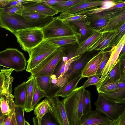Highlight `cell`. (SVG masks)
Wrapping results in <instances>:
<instances>
[{
    "instance_id": "1",
    "label": "cell",
    "mask_w": 125,
    "mask_h": 125,
    "mask_svg": "<svg viewBox=\"0 0 125 125\" xmlns=\"http://www.w3.org/2000/svg\"><path fill=\"white\" fill-rule=\"evenodd\" d=\"M83 86L76 88L62 101L66 113L69 125H80L83 115Z\"/></svg>"
},
{
    "instance_id": "2",
    "label": "cell",
    "mask_w": 125,
    "mask_h": 125,
    "mask_svg": "<svg viewBox=\"0 0 125 125\" xmlns=\"http://www.w3.org/2000/svg\"><path fill=\"white\" fill-rule=\"evenodd\" d=\"M41 29L44 40L72 35L78 32L75 26L64 21L58 16L54 18L51 22Z\"/></svg>"
},
{
    "instance_id": "3",
    "label": "cell",
    "mask_w": 125,
    "mask_h": 125,
    "mask_svg": "<svg viewBox=\"0 0 125 125\" xmlns=\"http://www.w3.org/2000/svg\"><path fill=\"white\" fill-rule=\"evenodd\" d=\"M59 46L43 40L38 45L27 52L29 58L27 61L26 71L29 72L43 61Z\"/></svg>"
},
{
    "instance_id": "4",
    "label": "cell",
    "mask_w": 125,
    "mask_h": 125,
    "mask_svg": "<svg viewBox=\"0 0 125 125\" xmlns=\"http://www.w3.org/2000/svg\"><path fill=\"white\" fill-rule=\"evenodd\" d=\"M26 64L23 54L17 49L7 48L0 52V66L18 72L25 70Z\"/></svg>"
},
{
    "instance_id": "5",
    "label": "cell",
    "mask_w": 125,
    "mask_h": 125,
    "mask_svg": "<svg viewBox=\"0 0 125 125\" xmlns=\"http://www.w3.org/2000/svg\"><path fill=\"white\" fill-rule=\"evenodd\" d=\"M96 109L113 121L125 112V102L116 103L110 100L100 93H98L94 103Z\"/></svg>"
},
{
    "instance_id": "6",
    "label": "cell",
    "mask_w": 125,
    "mask_h": 125,
    "mask_svg": "<svg viewBox=\"0 0 125 125\" xmlns=\"http://www.w3.org/2000/svg\"><path fill=\"white\" fill-rule=\"evenodd\" d=\"M22 49L27 51L38 45L43 40L41 29L31 28L19 30L14 34Z\"/></svg>"
},
{
    "instance_id": "7",
    "label": "cell",
    "mask_w": 125,
    "mask_h": 125,
    "mask_svg": "<svg viewBox=\"0 0 125 125\" xmlns=\"http://www.w3.org/2000/svg\"><path fill=\"white\" fill-rule=\"evenodd\" d=\"M63 47H59L35 68L29 72L31 75L36 77L41 74L51 76L56 67L62 58Z\"/></svg>"
},
{
    "instance_id": "8",
    "label": "cell",
    "mask_w": 125,
    "mask_h": 125,
    "mask_svg": "<svg viewBox=\"0 0 125 125\" xmlns=\"http://www.w3.org/2000/svg\"><path fill=\"white\" fill-rule=\"evenodd\" d=\"M100 51L87 52L81 54L78 58L73 61L70 64L67 70L60 77L64 78L68 82L81 74L87 63Z\"/></svg>"
},
{
    "instance_id": "9",
    "label": "cell",
    "mask_w": 125,
    "mask_h": 125,
    "mask_svg": "<svg viewBox=\"0 0 125 125\" xmlns=\"http://www.w3.org/2000/svg\"><path fill=\"white\" fill-rule=\"evenodd\" d=\"M26 18L21 15H12L0 8V27L15 34L19 30L26 29Z\"/></svg>"
},
{
    "instance_id": "10",
    "label": "cell",
    "mask_w": 125,
    "mask_h": 125,
    "mask_svg": "<svg viewBox=\"0 0 125 125\" xmlns=\"http://www.w3.org/2000/svg\"><path fill=\"white\" fill-rule=\"evenodd\" d=\"M125 10V7L111 11H103L87 16L90 27L93 30L100 31L107 24L109 20Z\"/></svg>"
},
{
    "instance_id": "11",
    "label": "cell",
    "mask_w": 125,
    "mask_h": 125,
    "mask_svg": "<svg viewBox=\"0 0 125 125\" xmlns=\"http://www.w3.org/2000/svg\"><path fill=\"white\" fill-rule=\"evenodd\" d=\"M50 112L60 125H69L63 104L55 96L49 99Z\"/></svg>"
},
{
    "instance_id": "12",
    "label": "cell",
    "mask_w": 125,
    "mask_h": 125,
    "mask_svg": "<svg viewBox=\"0 0 125 125\" xmlns=\"http://www.w3.org/2000/svg\"><path fill=\"white\" fill-rule=\"evenodd\" d=\"M113 125V121L99 111H91L82 115L80 125Z\"/></svg>"
},
{
    "instance_id": "13",
    "label": "cell",
    "mask_w": 125,
    "mask_h": 125,
    "mask_svg": "<svg viewBox=\"0 0 125 125\" xmlns=\"http://www.w3.org/2000/svg\"><path fill=\"white\" fill-rule=\"evenodd\" d=\"M21 4L23 9L44 15L47 17L52 16L58 13L50 6L39 2L38 0H26Z\"/></svg>"
},
{
    "instance_id": "14",
    "label": "cell",
    "mask_w": 125,
    "mask_h": 125,
    "mask_svg": "<svg viewBox=\"0 0 125 125\" xmlns=\"http://www.w3.org/2000/svg\"><path fill=\"white\" fill-rule=\"evenodd\" d=\"M125 43V34H124L121 39L115 46L112 48L110 50V56L108 61L104 68L100 79L95 86H98L104 80L106 75L113 67L115 62L118 58L121 52Z\"/></svg>"
},
{
    "instance_id": "15",
    "label": "cell",
    "mask_w": 125,
    "mask_h": 125,
    "mask_svg": "<svg viewBox=\"0 0 125 125\" xmlns=\"http://www.w3.org/2000/svg\"><path fill=\"white\" fill-rule=\"evenodd\" d=\"M118 32V29L113 31L102 32L98 39L87 50L86 52L103 50L108 48L111 41Z\"/></svg>"
},
{
    "instance_id": "16",
    "label": "cell",
    "mask_w": 125,
    "mask_h": 125,
    "mask_svg": "<svg viewBox=\"0 0 125 125\" xmlns=\"http://www.w3.org/2000/svg\"><path fill=\"white\" fill-rule=\"evenodd\" d=\"M104 51H100L87 63L81 72L82 78L96 74L103 58Z\"/></svg>"
},
{
    "instance_id": "17",
    "label": "cell",
    "mask_w": 125,
    "mask_h": 125,
    "mask_svg": "<svg viewBox=\"0 0 125 125\" xmlns=\"http://www.w3.org/2000/svg\"><path fill=\"white\" fill-rule=\"evenodd\" d=\"M103 2V0H85L84 1L72 7L66 11L61 13L58 17L60 19L63 20L69 15L97 6H102Z\"/></svg>"
},
{
    "instance_id": "18",
    "label": "cell",
    "mask_w": 125,
    "mask_h": 125,
    "mask_svg": "<svg viewBox=\"0 0 125 125\" xmlns=\"http://www.w3.org/2000/svg\"><path fill=\"white\" fill-rule=\"evenodd\" d=\"M98 93L115 102H125V81L119 80L117 88L114 90Z\"/></svg>"
},
{
    "instance_id": "19",
    "label": "cell",
    "mask_w": 125,
    "mask_h": 125,
    "mask_svg": "<svg viewBox=\"0 0 125 125\" xmlns=\"http://www.w3.org/2000/svg\"><path fill=\"white\" fill-rule=\"evenodd\" d=\"M49 100L46 98L37 104L33 109L35 116L32 118L33 125H41L44 115L50 110Z\"/></svg>"
},
{
    "instance_id": "20",
    "label": "cell",
    "mask_w": 125,
    "mask_h": 125,
    "mask_svg": "<svg viewBox=\"0 0 125 125\" xmlns=\"http://www.w3.org/2000/svg\"><path fill=\"white\" fill-rule=\"evenodd\" d=\"M102 32L93 30L90 35L78 44L75 52L76 56L80 55L86 52L87 50L101 35Z\"/></svg>"
},
{
    "instance_id": "21",
    "label": "cell",
    "mask_w": 125,
    "mask_h": 125,
    "mask_svg": "<svg viewBox=\"0 0 125 125\" xmlns=\"http://www.w3.org/2000/svg\"><path fill=\"white\" fill-rule=\"evenodd\" d=\"M81 37L80 33L78 32L72 35L52 38L46 40L60 47L69 44H78Z\"/></svg>"
},
{
    "instance_id": "22",
    "label": "cell",
    "mask_w": 125,
    "mask_h": 125,
    "mask_svg": "<svg viewBox=\"0 0 125 125\" xmlns=\"http://www.w3.org/2000/svg\"><path fill=\"white\" fill-rule=\"evenodd\" d=\"M27 88L26 91L25 102L23 108L26 112H29L32 111L31 105L34 93L35 83V77L31 75L27 81Z\"/></svg>"
},
{
    "instance_id": "23",
    "label": "cell",
    "mask_w": 125,
    "mask_h": 125,
    "mask_svg": "<svg viewBox=\"0 0 125 125\" xmlns=\"http://www.w3.org/2000/svg\"><path fill=\"white\" fill-rule=\"evenodd\" d=\"M27 88V82L18 85L14 88V101L16 106L22 107L25 106Z\"/></svg>"
},
{
    "instance_id": "24",
    "label": "cell",
    "mask_w": 125,
    "mask_h": 125,
    "mask_svg": "<svg viewBox=\"0 0 125 125\" xmlns=\"http://www.w3.org/2000/svg\"><path fill=\"white\" fill-rule=\"evenodd\" d=\"M68 22L79 28L82 39H83L82 41L89 36L93 30L90 26L89 21L86 18Z\"/></svg>"
},
{
    "instance_id": "25",
    "label": "cell",
    "mask_w": 125,
    "mask_h": 125,
    "mask_svg": "<svg viewBox=\"0 0 125 125\" xmlns=\"http://www.w3.org/2000/svg\"><path fill=\"white\" fill-rule=\"evenodd\" d=\"M125 23V10L111 19L100 31H113L118 29Z\"/></svg>"
},
{
    "instance_id": "26",
    "label": "cell",
    "mask_w": 125,
    "mask_h": 125,
    "mask_svg": "<svg viewBox=\"0 0 125 125\" xmlns=\"http://www.w3.org/2000/svg\"><path fill=\"white\" fill-rule=\"evenodd\" d=\"M121 1L109 0H103V5L101 7L86 9L77 12L76 14L77 15H84L88 16L92 14L98 13L111 8Z\"/></svg>"
},
{
    "instance_id": "27",
    "label": "cell",
    "mask_w": 125,
    "mask_h": 125,
    "mask_svg": "<svg viewBox=\"0 0 125 125\" xmlns=\"http://www.w3.org/2000/svg\"><path fill=\"white\" fill-rule=\"evenodd\" d=\"M82 79L80 74L68 82L57 92L56 96L65 98L76 88L79 82Z\"/></svg>"
},
{
    "instance_id": "28",
    "label": "cell",
    "mask_w": 125,
    "mask_h": 125,
    "mask_svg": "<svg viewBox=\"0 0 125 125\" xmlns=\"http://www.w3.org/2000/svg\"><path fill=\"white\" fill-rule=\"evenodd\" d=\"M85 0H64L50 6L58 13L64 12L74 6L84 1Z\"/></svg>"
},
{
    "instance_id": "29",
    "label": "cell",
    "mask_w": 125,
    "mask_h": 125,
    "mask_svg": "<svg viewBox=\"0 0 125 125\" xmlns=\"http://www.w3.org/2000/svg\"><path fill=\"white\" fill-rule=\"evenodd\" d=\"M119 81H114L109 79L104 80L96 87L98 93L109 92L115 90L117 88Z\"/></svg>"
},
{
    "instance_id": "30",
    "label": "cell",
    "mask_w": 125,
    "mask_h": 125,
    "mask_svg": "<svg viewBox=\"0 0 125 125\" xmlns=\"http://www.w3.org/2000/svg\"><path fill=\"white\" fill-rule=\"evenodd\" d=\"M120 59L119 57L113 67L109 72L102 82L104 80L109 79L115 81L119 80L121 77L120 68Z\"/></svg>"
},
{
    "instance_id": "31",
    "label": "cell",
    "mask_w": 125,
    "mask_h": 125,
    "mask_svg": "<svg viewBox=\"0 0 125 125\" xmlns=\"http://www.w3.org/2000/svg\"><path fill=\"white\" fill-rule=\"evenodd\" d=\"M35 77L36 81L40 89L46 93L51 84V76L41 74Z\"/></svg>"
},
{
    "instance_id": "32",
    "label": "cell",
    "mask_w": 125,
    "mask_h": 125,
    "mask_svg": "<svg viewBox=\"0 0 125 125\" xmlns=\"http://www.w3.org/2000/svg\"><path fill=\"white\" fill-rule=\"evenodd\" d=\"M44 97H46V93L40 89L35 80L34 90L31 105L32 110L41 98Z\"/></svg>"
},
{
    "instance_id": "33",
    "label": "cell",
    "mask_w": 125,
    "mask_h": 125,
    "mask_svg": "<svg viewBox=\"0 0 125 125\" xmlns=\"http://www.w3.org/2000/svg\"><path fill=\"white\" fill-rule=\"evenodd\" d=\"M57 79L53 75L51 76L50 86L46 92V97L49 99L56 96L57 92L61 89L57 84Z\"/></svg>"
},
{
    "instance_id": "34",
    "label": "cell",
    "mask_w": 125,
    "mask_h": 125,
    "mask_svg": "<svg viewBox=\"0 0 125 125\" xmlns=\"http://www.w3.org/2000/svg\"><path fill=\"white\" fill-rule=\"evenodd\" d=\"M91 93L88 91L84 89L83 91V115L91 111Z\"/></svg>"
},
{
    "instance_id": "35",
    "label": "cell",
    "mask_w": 125,
    "mask_h": 125,
    "mask_svg": "<svg viewBox=\"0 0 125 125\" xmlns=\"http://www.w3.org/2000/svg\"><path fill=\"white\" fill-rule=\"evenodd\" d=\"M125 23L118 29L117 32L111 41L108 48H112L117 45L119 42L124 34H125Z\"/></svg>"
},
{
    "instance_id": "36",
    "label": "cell",
    "mask_w": 125,
    "mask_h": 125,
    "mask_svg": "<svg viewBox=\"0 0 125 125\" xmlns=\"http://www.w3.org/2000/svg\"><path fill=\"white\" fill-rule=\"evenodd\" d=\"M41 125H60L49 111L43 117Z\"/></svg>"
},
{
    "instance_id": "37",
    "label": "cell",
    "mask_w": 125,
    "mask_h": 125,
    "mask_svg": "<svg viewBox=\"0 0 125 125\" xmlns=\"http://www.w3.org/2000/svg\"><path fill=\"white\" fill-rule=\"evenodd\" d=\"M24 111L23 108L16 107L14 113L17 125H25Z\"/></svg>"
},
{
    "instance_id": "38",
    "label": "cell",
    "mask_w": 125,
    "mask_h": 125,
    "mask_svg": "<svg viewBox=\"0 0 125 125\" xmlns=\"http://www.w3.org/2000/svg\"><path fill=\"white\" fill-rule=\"evenodd\" d=\"M110 54V50L104 51L103 58L96 74L99 77L101 76L103 70L108 61Z\"/></svg>"
},
{
    "instance_id": "39",
    "label": "cell",
    "mask_w": 125,
    "mask_h": 125,
    "mask_svg": "<svg viewBox=\"0 0 125 125\" xmlns=\"http://www.w3.org/2000/svg\"><path fill=\"white\" fill-rule=\"evenodd\" d=\"M21 16L25 18L31 20L38 19L47 17L44 15L28 11L24 9L22 10Z\"/></svg>"
},
{
    "instance_id": "40",
    "label": "cell",
    "mask_w": 125,
    "mask_h": 125,
    "mask_svg": "<svg viewBox=\"0 0 125 125\" xmlns=\"http://www.w3.org/2000/svg\"><path fill=\"white\" fill-rule=\"evenodd\" d=\"M0 9L3 11L10 15H22V9L18 7L14 6Z\"/></svg>"
},
{
    "instance_id": "41",
    "label": "cell",
    "mask_w": 125,
    "mask_h": 125,
    "mask_svg": "<svg viewBox=\"0 0 125 125\" xmlns=\"http://www.w3.org/2000/svg\"><path fill=\"white\" fill-rule=\"evenodd\" d=\"M100 79V78L96 74L91 76L88 78L87 80L85 82L83 86L84 89L92 85L96 86Z\"/></svg>"
},
{
    "instance_id": "42",
    "label": "cell",
    "mask_w": 125,
    "mask_h": 125,
    "mask_svg": "<svg viewBox=\"0 0 125 125\" xmlns=\"http://www.w3.org/2000/svg\"><path fill=\"white\" fill-rule=\"evenodd\" d=\"M10 69H5L3 68L0 72V92L2 90L4 82L7 75Z\"/></svg>"
},
{
    "instance_id": "43",
    "label": "cell",
    "mask_w": 125,
    "mask_h": 125,
    "mask_svg": "<svg viewBox=\"0 0 125 125\" xmlns=\"http://www.w3.org/2000/svg\"><path fill=\"white\" fill-rule=\"evenodd\" d=\"M87 17V16L85 15L82 14L75 15L73 14L68 15L65 19L62 20L65 21L69 22L80 19L86 18Z\"/></svg>"
},
{
    "instance_id": "44",
    "label": "cell",
    "mask_w": 125,
    "mask_h": 125,
    "mask_svg": "<svg viewBox=\"0 0 125 125\" xmlns=\"http://www.w3.org/2000/svg\"><path fill=\"white\" fill-rule=\"evenodd\" d=\"M124 7H125V2L124 1H121L116 4L113 6L104 11H115Z\"/></svg>"
},
{
    "instance_id": "45",
    "label": "cell",
    "mask_w": 125,
    "mask_h": 125,
    "mask_svg": "<svg viewBox=\"0 0 125 125\" xmlns=\"http://www.w3.org/2000/svg\"><path fill=\"white\" fill-rule=\"evenodd\" d=\"M120 59V68L121 77L125 76V56L119 57Z\"/></svg>"
},
{
    "instance_id": "46",
    "label": "cell",
    "mask_w": 125,
    "mask_h": 125,
    "mask_svg": "<svg viewBox=\"0 0 125 125\" xmlns=\"http://www.w3.org/2000/svg\"><path fill=\"white\" fill-rule=\"evenodd\" d=\"M113 125H125V112L116 120L113 121Z\"/></svg>"
},
{
    "instance_id": "47",
    "label": "cell",
    "mask_w": 125,
    "mask_h": 125,
    "mask_svg": "<svg viewBox=\"0 0 125 125\" xmlns=\"http://www.w3.org/2000/svg\"><path fill=\"white\" fill-rule=\"evenodd\" d=\"M64 0H38V1L45 5L51 6L57 3L62 1Z\"/></svg>"
},
{
    "instance_id": "48",
    "label": "cell",
    "mask_w": 125,
    "mask_h": 125,
    "mask_svg": "<svg viewBox=\"0 0 125 125\" xmlns=\"http://www.w3.org/2000/svg\"><path fill=\"white\" fill-rule=\"evenodd\" d=\"M13 117V116H7L3 125H12Z\"/></svg>"
},
{
    "instance_id": "49",
    "label": "cell",
    "mask_w": 125,
    "mask_h": 125,
    "mask_svg": "<svg viewBox=\"0 0 125 125\" xmlns=\"http://www.w3.org/2000/svg\"><path fill=\"white\" fill-rule=\"evenodd\" d=\"M7 116L3 115L0 117V125H3L6 118Z\"/></svg>"
},
{
    "instance_id": "50",
    "label": "cell",
    "mask_w": 125,
    "mask_h": 125,
    "mask_svg": "<svg viewBox=\"0 0 125 125\" xmlns=\"http://www.w3.org/2000/svg\"><path fill=\"white\" fill-rule=\"evenodd\" d=\"M125 56V45L122 50L119 57H121Z\"/></svg>"
},
{
    "instance_id": "51",
    "label": "cell",
    "mask_w": 125,
    "mask_h": 125,
    "mask_svg": "<svg viewBox=\"0 0 125 125\" xmlns=\"http://www.w3.org/2000/svg\"><path fill=\"white\" fill-rule=\"evenodd\" d=\"M12 125H17L15 118V113L13 115Z\"/></svg>"
},
{
    "instance_id": "52",
    "label": "cell",
    "mask_w": 125,
    "mask_h": 125,
    "mask_svg": "<svg viewBox=\"0 0 125 125\" xmlns=\"http://www.w3.org/2000/svg\"><path fill=\"white\" fill-rule=\"evenodd\" d=\"M25 125H30L29 123L26 121H25Z\"/></svg>"
},
{
    "instance_id": "53",
    "label": "cell",
    "mask_w": 125,
    "mask_h": 125,
    "mask_svg": "<svg viewBox=\"0 0 125 125\" xmlns=\"http://www.w3.org/2000/svg\"><path fill=\"white\" fill-rule=\"evenodd\" d=\"M3 114L1 112L0 109V117L3 115Z\"/></svg>"
},
{
    "instance_id": "54",
    "label": "cell",
    "mask_w": 125,
    "mask_h": 125,
    "mask_svg": "<svg viewBox=\"0 0 125 125\" xmlns=\"http://www.w3.org/2000/svg\"><path fill=\"white\" fill-rule=\"evenodd\" d=\"M2 91L0 92V98L1 97V94Z\"/></svg>"
},
{
    "instance_id": "55",
    "label": "cell",
    "mask_w": 125,
    "mask_h": 125,
    "mask_svg": "<svg viewBox=\"0 0 125 125\" xmlns=\"http://www.w3.org/2000/svg\"></svg>"
},
{
    "instance_id": "56",
    "label": "cell",
    "mask_w": 125,
    "mask_h": 125,
    "mask_svg": "<svg viewBox=\"0 0 125 125\" xmlns=\"http://www.w3.org/2000/svg\"><path fill=\"white\" fill-rule=\"evenodd\" d=\"M1 70V68L0 67V71Z\"/></svg>"
},
{
    "instance_id": "57",
    "label": "cell",
    "mask_w": 125,
    "mask_h": 125,
    "mask_svg": "<svg viewBox=\"0 0 125 125\" xmlns=\"http://www.w3.org/2000/svg\"></svg>"
}]
</instances>
